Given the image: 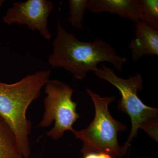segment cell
<instances>
[{
    "instance_id": "11",
    "label": "cell",
    "mask_w": 158,
    "mask_h": 158,
    "mask_svg": "<svg viewBox=\"0 0 158 158\" xmlns=\"http://www.w3.org/2000/svg\"><path fill=\"white\" fill-rule=\"evenodd\" d=\"M88 0H69L68 21L71 25L77 29H81Z\"/></svg>"
},
{
    "instance_id": "8",
    "label": "cell",
    "mask_w": 158,
    "mask_h": 158,
    "mask_svg": "<svg viewBox=\"0 0 158 158\" xmlns=\"http://www.w3.org/2000/svg\"><path fill=\"white\" fill-rule=\"evenodd\" d=\"M87 9L95 14L109 13L139 21L138 0H88Z\"/></svg>"
},
{
    "instance_id": "4",
    "label": "cell",
    "mask_w": 158,
    "mask_h": 158,
    "mask_svg": "<svg viewBox=\"0 0 158 158\" xmlns=\"http://www.w3.org/2000/svg\"><path fill=\"white\" fill-rule=\"evenodd\" d=\"M95 109V116L88 127L71 132L82 142L81 152L85 155L91 152L104 153L113 158H121L126 154L118 144L117 135L127 129V126L117 121L111 115L109 105L116 99L114 96L102 97L90 89H86Z\"/></svg>"
},
{
    "instance_id": "3",
    "label": "cell",
    "mask_w": 158,
    "mask_h": 158,
    "mask_svg": "<svg viewBox=\"0 0 158 158\" xmlns=\"http://www.w3.org/2000/svg\"><path fill=\"white\" fill-rule=\"evenodd\" d=\"M94 73L119 90L121 98L117 103V109L127 113L131 118V128L129 136L122 146L124 152H127L131 142L140 129L158 142V109L144 104L138 96V92L143 89V80L140 73L124 79L117 76L112 69L104 65H102Z\"/></svg>"
},
{
    "instance_id": "13",
    "label": "cell",
    "mask_w": 158,
    "mask_h": 158,
    "mask_svg": "<svg viewBox=\"0 0 158 158\" xmlns=\"http://www.w3.org/2000/svg\"><path fill=\"white\" fill-rule=\"evenodd\" d=\"M5 1L4 0H0V9L3 6V4L5 2Z\"/></svg>"
},
{
    "instance_id": "6",
    "label": "cell",
    "mask_w": 158,
    "mask_h": 158,
    "mask_svg": "<svg viewBox=\"0 0 158 158\" xmlns=\"http://www.w3.org/2000/svg\"><path fill=\"white\" fill-rule=\"evenodd\" d=\"M54 9L53 3L48 0H27L17 2L7 9L3 17V22L8 25L27 26L37 31L46 40L52 39L48 26V18Z\"/></svg>"
},
{
    "instance_id": "5",
    "label": "cell",
    "mask_w": 158,
    "mask_h": 158,
    "mask_svg": "<svg viewBox=\"0 0 158 158\" xmlns=\"http://www.w3.org/2000/svg\"><path fill=\"white\" fill-rule=\"evenodd\" d=\"M44 111L38 127H53L46 133L55 140L61 139L67 131H72L73 124L80 118L77 104L73 100L74 90L62 81L51 79L44 86Z\"/></svg>"
},
{
    "instance_id": "2",
    "label": "cell",
    "mask_w": 158,
    "mask_h": 158,
    "mask_svg": "<svg viewBox=\"0 0 158 158\" xmlns=\"http://www.w3.org/2000/svg\"><path fill=\"white\" fill-rule=\"evenodd\" d=\"M51 72L42 69L27 75L12 84L0 82V117L14 134L20 152L25 158L31 153V123L27 117L28 108L41 95L50 79Z\"/></svg>"
},
{
    "instance_id": "7",
    "label": "cell",
    "mask_w": 158,
    "mask_h": 158,
    "mask_svg": "<svg viewBox=\"0 0 158 158\" xmlns=\"http://www.w3.org/2000/svg\"><path fill=\"white\" fill-rule=\"evenodd\" d=\"M135 23L134 37L129 48L133 61L146 56H158V31L149 27L140 21Z\"/></svg>"
},
{
    "instance_id": "9",
    "label": "cell",
    "mask_w": 158,
    "mask_h": 158,
    "mask_svg": "<svg viewBox=\"0 0 158 158\" xmlns=\"http://www.w3.org/2000/svg\"><path fill=\"white\" fill-rule=\"evenodd\" d=\"M0 158H25L20 152L14 134L1 117Z\"/></svg>"
},
{
    "instance_id": "12",
    "label": "cell",
    "mask_w": 158,
    "mask_h": 158,
    "mask_svg": "<svg viewBox=\"0 0 158 158\" xmlns=\"http://www.w3.org/2000/svg\"><path fill=\"white\" fill-rule=\"evenodd\" d=\"M83 158H113L111 156L104 153L91 152L83 156Z\"/></svg>"
},
{
    "instance_id": "10",
    "label": "cell",
    "mask_w": 158,
    "mask_h": 158,
    "mask_svg": "<svg viewBox=\"0 0 158 158\" xmlns=\"http://www.w3.org/2000/svg\"><path fill=\"white\" fill-rule=\"evenodd\" d=\"M139 21L158 31V0H138Z\"/></svg>"
},
{
    "instance_id": "1",
    "label": "cell",
    "mask_w": 158,
    "mask_h": 158,
    "mask_svg": "<svg viewBox=\"0 0 158 158\" xmlns=\"http://www.w3.org/2000/svg\"><path fill=\"white\" fill-rule=\"evenodd\" d=\"M52 46L53 52L48 59L50 65L63 69L77 80H84L89 71L98 70L100 62H110L120 73L127 61L101 38L90 42L78 39L74 33L67 32L59 21Z\"/></svg>"
}]
</instances>
